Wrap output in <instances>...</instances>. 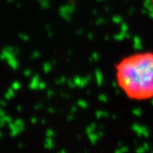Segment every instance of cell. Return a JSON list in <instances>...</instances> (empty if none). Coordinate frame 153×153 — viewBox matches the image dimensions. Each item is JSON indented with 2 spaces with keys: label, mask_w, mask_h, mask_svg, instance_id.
I'll return each instance as SVG.
<instances>
[{
  "label": "cell",
  "mask_w": 153,
  "mask_h": 153,
  "mask_svg": "<svg viewBox=\"0 0 153 153\" xmlns=\"http://www.w3.org/2000/svg\"><path fill=\"white\" fill-rule=\"evenodd\" d=\"M13 88H19V83L18 82H14L13 83Z\"/></svg>",
  "instance_id": "8992f818"
},
{
  "label": "cell",
  "mask_w": 153,
  "mask_h": 153,
  "mask_svg": "<svg viewBox=\"0 0 153 153\" xmlns=\"http://www.w3.org/2000/svg\"><path fill=\"white\" fill-rule=\"evenodd\" d=\"M150 4H151V5H152V8L153 10V0H150Z\"/></svg>",
  "instance_id": "ba28073f"
},
{
  "label": "cell",
  "mask_w": 153,
  "mask_h": 153,
  "mask_svg": "<svg viewBox=\"0 0 153 153\" xmlns=\"http://www.w3.org/2000/svg\"><path fill=\"white\" fill-rule=\"evenodd\" d=\"M115 82L132 101L153 100V51L141 50L122 57L114 66Z\"/></svg>",
  "instance_id": "6da1fadb"
},
{
  "label": "cell",
  "mask_w": 153,
  "mask_h": 153,
  "mask_svg": "<svg viewBox=\"0 0 153 153\" xmlns=\"http://www.w3.org/2000/svg\"><path fill=\"white\" fill-rule=\"evenodd\" d=\"M0 116H4V112L3 110L1 109V106H0Z\"/></svg>",
  "instance_id": "52a82bcc"
},
{
  "label": "cell",
  "mask_w": 153,
  "mask_h": 153,
  "mask_svg": "<svg viewBox=\"0 0 153 153\" xmlns=\"http://www.w3.org/2000/svg\"><path fill=\"white\" fill-rule=\"evenodd\" d=\"M13 94H14L13 90H12V89H9V90H8V92L5 94V98L7 99V100H10V99L13 96Z\"/></svg>",
  "instance_id": "3957f363"
},
{
  "label": "cell",
  "mask_w": 153,
  "mask_h": 153,
  "mask_svg": "<svg viewBox=\"0 0 153 153\" xmlns=\"http://www.w3.org/2000/svg\"><path fill=\"white\" fill-rule=\"evenodd\" d=\"M6 105V102L4 100H0V106L1 107H4Z\"/></svg>",
  "instance_id": "5b68a950"
},
{
  "label": "cell",
  "mask_w": 153,
  "mask_h": 153,
  "mask_svg": "<svg viewBox=\"0 0 153 153\" xmlns=\"http://www.w3.org/2000/svg\"><path fill=\"white\" fill-rule=\"evenodd\" d=\"M8 60V63H9V65L12 67V68H14V69H16V61L14 60V58H13V56L10 57Z\"/></svg>",
  "instance_id": "7a4b0ae2"
},
{
  "label": "cell",
  "mask_w": 153,
  "mask_h": 153,
  "mask_svg": "<svg viewBox=\"0 0 153 153\" xmlns=\"http://www.w3.org/2000/svg\"><path fill=\"white\" fill-rule=\"evenodd\" d=\"M0 128H2V127H1V124H0Z\"/></svg>",
  "instance_id": "8fae6325"
},
{
  "label": "cell",
  "mask_w": 153,
  "mask_h": 153,
  "mask_svg": "<svg viewBox=\"0 0 153 153\" xmlns=\"http://www.w3.org/2000/svg\"><path fill=\"white\" fill-rule=\"evenodd\" d=\"M4 120L5 123H10L11 118L10 117H7V116H4Z\"/></svg>",
  "instance_id": "277c9868"
},
{
  "label": "cell",
  "mask_w": 153,
  "mask_h": 153,
  "mask_svg": "<svg viewBox=\"0 0 153 153\" xmlns=\"http://www.w3.org/2000/svg\"><path fill=\"white\" fill-rule=\"evenodd\" d=\"M2 136H3V134H2V132L0 131V139L2 138Z\"/></svg>",
  "instance_id": "9c48e42d"
},
{
  "label": "cell",
  "mask_w": 153,
  "mask_h": 153,
  "mask_svg": "<svg viewBox=\"0 0 153 153\" xmlns=\"http://www.w3.org/2000/svg\"><path fill=\"white\" fill-rule=\"evenodd\" d=\"M8 1H9V2H10V1H12V0H8Z\"/></svg>",
  "instance_id": "30bf717a"
}]
</instances>
